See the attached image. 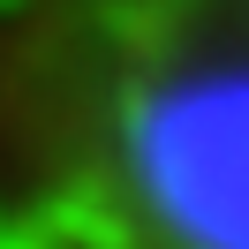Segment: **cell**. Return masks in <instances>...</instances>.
<instances>
[{"mask_svg": "<svg viewBox=\"0 0 249 249\" xmlns=\"http://www.w3.org/2000/svg\"><path fill=\"white\" fill-rule=\"evenodd\" d=\"M0 234L249 249V0H8Z\"/></svg>", "mask_w": 249, "mask_h": 249, "instance_id": "1", "label": "cell"}]
</instances>
